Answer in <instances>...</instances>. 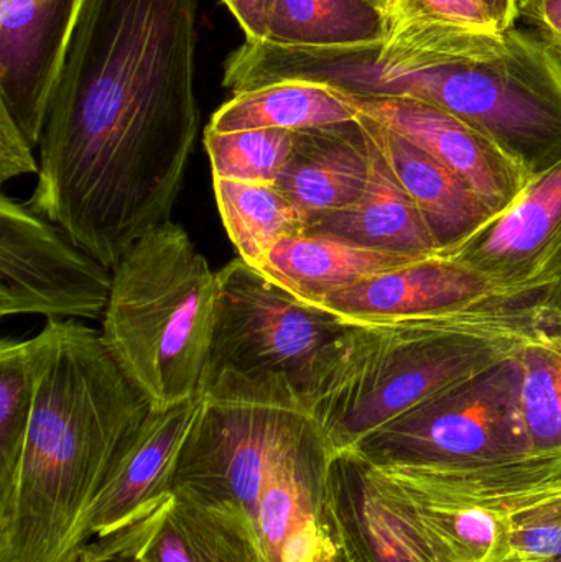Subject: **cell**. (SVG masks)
I'll list each match as a JSON object with an SVG mask.
<instances>
[{
    "label": "cell",
    "mask_w": 561,
    "mask_h": 562,
    "mask_svg": "<svg viewBox=\"0 0 561 562\" xmlns=\"http://www.w3.org/2000/svg\"><path fill=\"white\" fill-rule=\"evenodd\" d=\"M491 281L448 257L431 256L338 291L319 307L346 323L371 324L445 313L504 296Z\"/></svg>",
    "instance_id": "5bb4252c"
},
{
    "label": "cell",
    "mask_w": 561,
    "mask_h": 562,
    "mask_svg": "<svg viewBox=\"0 0 561 562\" xmlns=\"http://www.w3.org/2000/svg\"><path fill=\"white\" fill-rule=\"evenodd\" d=\"M78 551L101 562H267L243 520L183 492Z\"/></svg>",
    "instance_id": "7c38bea8"
},
{
    "label": "cell",
    "mask_w": 561,
    "mask_h": 562,
    "mask_svg": "<svg viewBox=\"0 0 561 562\" xmlns=\"http://www.w3.org/2000/svg\"><path fill=\"white\" fill-rule=\"evenodd\" d=\"M422 259L427 257L366 249L332 234L305 231L277 244L259 272L303 303L319 306L338 291Z\"/></svg>",
    "instance_id": "e0dca14e"
},
{
    "label": "cell",
    "mask_w": 561,
    "mask_h": 562,
    "mask_svg": "<svg viewBox=\"0 0 561 562\" xmlns=\"http://www.w3.org/2000/svg\"><path fill=\"white\" fill-rule=\"evenodd\" d=\"M198 412L200 396L150 413L141 435L76 527L68 557L91 541L124 530L171 494L175 465Z\"/></svg>",
    "instance_id": "4fadbf2b"
},
{
    "label": "cell",
    "mask_w": 561,
    "mask_h": 562,
    "mask_svg": "<svg viewBox=\"0 0 561 562\" xmlns=\"http://www.w3.org/2000/svg\"><path fill=\"white\" fill-rule=\"evenodd\" d=\"M313 562H351L348 554H346L341 540H339L338 530H336L335 520L332 517V510H329L328 525H326L325 535H323L322 543H319Z\"/></svg>",
    "instance_id": "4dcf8cb0"
},
{
    "label": "cell",
    "mask_w": 561,
    "mask_h": 562,
    "mask_svg": "<svg viewBox=\"0 0 561 562\" xmlns=\"http://www.w3.org/2000/svg\"><path fill=\"white\" fill-rule=\"evenodd\" d=\"M86 554H88V553H86ZM92 560H94V558H92ZM99 562H101V561H99Z\"/></svg>",
    "instance_id": "74e56055"
},
{
    "label": "cell",
    "mask_w": 561,
    "mask_h": 562,
    "mask_svg": "<svg viewBox=\"0 0 561 562\" xmlns=\"http://www.w3.org/2000/svg\"><path fill=\"white\" fill-rule=\"evenodd\" d=\"M519 15L534 23L540 42L561 61V0H532L529 3H520Z\"/></svg>",
    "instance_id": "f1b7e54d"
},
{
    "label": "cell",
    "mask_w": 561,
    "mask_h": 562,
    "mask_svg": "<svg viewBox=\"0 0 561 562\" xmlns=\"http://www.w3.org/2000/svg\"><path fill=\"white\" fill-rule=\"evenodd\" d=\"M371 148V175L362 196L352 206L322 217L306 231L332 234L381 252L408 257L438 256L417 207L402 190L372 142Z\"/></svg>",
    "instance_id": "ac0fdd59"
},
{
    "label": "cell",
    "mask_w": 561,
    "mask_h": 562,
    "mask_svg": "<svg viewBox=\"0 0 561 562\" xmlns=\"http://www.w3.org/2000/svg\"><path fill=\"white\" fill-rule=\"evenodd\" d=\"M223 2L246 33L247 42H267L276 0H223Z\"/></svg>",
    "instance_id": "f546056e"
},
{
    "label": "cell",
    "mask_w": 561,
    "mask_h": 562,
    "mask_svg": "<svg viewBox=\"0 0 561 562\" xmlns=\"http://www.w3.org/2000/svg\"><path fill=\"white\" fill-rule=\"evenodd\" d=\"M549 562H561V558H559V560H553V561H549Z\"/></svg>",
    "instance_id": "d590c367"
},
{
    "label": "cell",
    "mask_w": 561,
    "mask_h": 562,
    "mask_svg": "<svg viewBox=\"0 0 561 562\" xmlns=\"http://www.w3.org/2000/svg\"><path fill=\"white\" fill-rule=\"evenodd\" d=\"M86 0H0V104L32 147L42 144L49 104Z\"/></svg>",
    "instance_id": "8fae6325"
},
{
    "label": "cell",
    "mask_w": 561,
    "mask_h": 562,
    "mask_svg": "<svg viewBox=\"0 0 561 562\" xmlns=\"http://www.w3.org/2000/svg\"><path fill=\"white\" fill-rule=\"evenodd\" d=\"M520 409L534 454L561 459V293L546 324L517 352Z\"/></svg>",
    "instance_id": "603a6c76"
},
{
    "label": "cell",
    "mask_w": 561,
    "mask_h": 562,
    "mask_svg": "<svg viewBox=\"0 0 561 562\" xmlns=\"http://www.w3.org/2000/svg\"><path fill=\"white\" fill-rule=\"evenodd\" d=\"M559 283L445 313L352 324L305 398L333 454L516 357L557 310Z\"/></svg>",
    "instance_id": "277c9868"
},
{
    "label": "cell",
    "mask_w": 561,
    "mask_h": 562,
    "mask_svg": "<svg viewBox=\"0 0 561 562\" xmlns=\"http://www.w3.org/2000/svg\"><path fill=\"white\" fill-rule=\"evenodd\" d=\"M40 337L35 403L12 510L0 521V562H65L76 527L154 412L98 330L48 319Z\"/></svg>",
    "instance_id": "7a4b0ae2"
},
{
    "label": "cell",
    "mask_w": 561,
    "mask_h": 562,
    "mask_svg": "<svg viewBox=\"0 0 561 562\" xmlns=\"http://www.w3.org/2000/svg\"><path fill=\"white\" fill-rule=\"evenodd\" d=\"M38 171L32 144L0 104V183Z\"/></svg>",
    "instance_id": "83f0119b"
},
{
    "label": "cell",
    "mask_w": 561,
    "mask_h": 562,
    "mask_svg": "<svg viewBox=\"0 0 561 562\" xmlns=\"http://www.w3.org/2000/svg\"><path fill=\"white\" fill-rule=\"evenodd\" d=\"M366 2L371 3L374 9H378L389 20V26L392 25L395 13V0H366Z\"/></svg>",
    "instance_id": "d6a6232c"
},
{
    "label": "cell",
    "mask_w": 561,
    "mask_h": 562,
    "mask_svg": "<svg viewBox=\"0 0 561 562\" xmlns=\"http://www.w3.org/2000/svg\"><path fill=\"white\" fill-rule=\"evenodd\" d=\"M358 112L338 89L313 82L287 81L234 94L224 102L206 128L214 132H300L323 125L345 124Z\"/></svg>",
    "instance_id": "ffe728a7"
},
{
    "label": "cell",
    "mask_w": 561,
    "mask_h": 562,
    "mask_svg": "<svg viewBox=\"0 0 561 562\" xmlns=\"http://www.w3.org/2000/svg\"><path fill=\"white\" fill-rule=\"evenodd\" d=\"M372 148L359 122L295 132L292 154L276 184L305 216L308 227L352 206L371 175Z\"/></svg>",
    "instance_id": "9a60e30c"
},
{
    "label": "cell",
    "mask_w": 561,
    "mask_h": 562,
    "mask_svg": "<svg viewBox=\"0 0 561 562\" xmlns=\"http://www.w3.org/2000/svg\"><path fill=\"white\" fill-rule=\"evenodd\" d=\"M351 452L372 468L407 474H561V459L534 454L520 409L516 357L392 419Z\"/></svg>",
    "instance_id": "8992f818"
},
{
    "label": "cell",
    "mask_w": 561,
    "mask_h": 562,
    "mask_svg": "<svg viewBox=\"0 0 561 562\" xmlns=\"http://www.w3.org/2000/svg\"><path fill=\"white\" fill-rule=\"evenodd\" d=\"M560 293H561V280H560Z\"/></svg>",
    "instance_id": "8d00e7d4"
},
{
    "label": "cell",
    "mask_w": 561,
    "mask_h": 562,
    "mask_svg": "<svg viewBox=\"0 0 561 562\" xmlns=\"http://www.w3.org/2000/svg\"><path fill=\"white\" fill-rule=\"evenodd\" d=\"M448 257L504 293H527L561 280V160L537 175L523 196Z\"/></svg>",
    "instance_id": "30bf717a"
},
{
    "label": "cell",
    "mask_w": 561,
    "mask_h": 562,
    "mask_svg": "<svg viewBox=\"0 0 561 562\" xmlns=\"http://www.w3.org/2000/svg\"><path fill=\"white\" fill-rule=\"evenodd\" d=\"M561 558V477L540 487L507 520L494 562H549Z\"/></svg>",
    "instance_id": "484cf974"
},
{
    "label": "cell",
    "mask_w": 561,
    "mask_h": 562,
    "mask_svg": "<svg viewBox=\"0 0 561 562\" xmlns=\"http://www.w3.org/2000/svg\"><path fill=\"white\" fill-rule=\"evenodd\" d=\"M216 301L217 272L171 220L112 267L101 336L154 409L200 396Z\"/></svg>",
    "instance_id": "5b68a950"
},
{
    "label": "cell",
    "mask_w": 561,
    "mask_h": 562,
    "mask_svg": "<svg viewBox=\"0 0 561 562\" xmlns=\"http://www.w3.org/2000/svg\"><path fill=\"white\" fill-rule=\"evenodd\" d=\"M65 562H99L96 560H92L89 554H86L85 551H76V553H72L71 557L66 558Z\"/></svg>",
    "instance_id": "836d02e7"
},
{
    "label": "cell",
    "mask_w": 561,
    "mask_h": 562,
    "mask_svg": "<svg viewBox=\"0 0 561 562\" xmlns=\"http://www.w3.org/2000/svg\"><path fill=\"white\" fill-rule=\"evenodd\" d=\"M408 22H447L500 30L483 0H395L391 30Z\"/></svg>",
    "instance_id": "4316f807"
},
{
    "label": "cell",
    "mask_w": 561,
    "mask_h": 562,
    "mask_svg": "<svg viewBox=\"0 0 561 562\" xmlns=\"http://www.w3.org/2000/svg\"><path fill=\"white\" fill-rule=\"evenodd\" d=\"M200 0H86L30 206L109 269L171 210L197 144Z\"/></svg>",
    "instance_id": "6da1fadb"
},
{
    "label": "cell",
    "mask_w": 561,
    "mask_h": 562,
    "mask_svg": "<svg viewBox=\"0 0 561 562\" xmlns=\"http://www.w3.org/2000/svg\"><path fill=\"white\" fill-rule=\"evenodd\" d=\"M295 144V132L279 128L260 131H204V147L213 178L276 183Z\"/></svg>",
    "instance_id": "d4e9b609"
},
{
    "label": "cell",
    "mask_w": 561,
    "mask_h": 562,
    "mask_svg": "<svg viewBox=\"0 0 561 562\" xmlns=\"http://www.w3.org/2000/svg\"><path fill=\"white\" fill-rule=\"evenodd\" d=\"M389 20L366 0H276L267 42L296 48L381 49Z\"/></svg>",
    "instance_id": "44dd1931"
},
{
    "label": "cell",
    "mask_w": 561,
    "mask_h": 562,
    "mask_svg": "<svg viewBox=\"0 0 561 562\" xmlns=\"http://www.w3.org/2000/svg\"><path fill=\"white\" fill-rule=\"evenodd\" d=\"M329 510L351 562H425L382 502L371 468L355 452L335 454Z\"/></svg>",
    "instance_id": "d6986e66"
},
{
    "label": "cell",
    "mask_w": 561,
    "mask_h": 562,
    "mask_svg": "<svg viewBox=\"0 0 561 562\" xmlns=\"http://www.w3.org/2000/svg\"><path fill=\"white\" fill-rule=\"evenodd\" d=\"M529 2H532V0H520L519 5H520V3H529Z\"/></svg>",
    "instance_id": "e575fe53"
},
{
    "label": "cell",
    "mask_w": 561,
    "mask_h": 562,
    "mask_svg": "<svg viewBox=\"0 0 561 562\" xmlns=\"http://www.w3.org/2000/svg\"><path fill=\"white\" fill-rule=\"evenodd\" d=\"M224 229L240 260L262 269L277 244L308 229L305 216L276 183L213 178Z\"/></svg>",
    "instance_id": "7402d4cb"
},
{
    "label": "cell",
    "mask_w": 561,
    "mask_h": 562,
    "mask_svg": "<svg viewBox=\"0 0 561 562\" xmlns=\"http://www.w3.org/2000/svg\"><path fill=\"white\" fill-rule=\"evenodd\" d=\"M483 2L496 22L497 29H513L519 16L520 0H483Z\"/></svg>",
    "instance_id": "1f68e13d"
},
{
    "label": "cell",
    "mask_w": 561,
    "mask_h": 562,
    "mask_svg": "<svg viewBox=\"0 0 561 562\" xmlns=\"http://www.w3.org/2000/svg\"><path fill=\"white\" fill-rule=\"evenodd\" d=\"M112 269L86 252L58 224L0 198V314L104 316Z\"/></svg>",
    "instance_id": "ba28073f"
},
{
    "label": "cell",
    "mask_w": 561,
    "mask_h": 562,
    "mask_svg": "<svg viewBox=\"0 0 561 562\" xmlns=\"http://www.w3.org/2000/svg\"><path fill=\"white\" fill-rule=\"evenodd\" d=\"M42 337L0 344V521L9 517L19 484L35 403Z\"/></svg>",
    "instance_id": "cb8c5ba5"
},
{
    "label": "cell",
    "mask_w": 561,
    "mask_h": 562,
    "mask_svg": "<svg viewBox=\"0 0 561 562\" xmlns=\"http://www.w3.org/2000/svg\"><path fill=\"white\" fill-rule=\"evenodd\" d=\"M351 326L303 303L237 257L217 272L216 317L201 389L224 373L276 375L305 402L326 356Z\"/></svg>",
    "instance_id": "52a82bcc"
},
{
    "label": "cell",
    "mask_w": 561,
    "mask_h": 562,
    "mask_svg": "<svg viewBox=\"0 0 561 562\" xmlns=\"http://www.w3.org/2000/svg\"><path fill=\"white\" fill-rule=\"evenodd\" d=\"M315 78L349 94L430 102L490 135L534 178L561 160V61L514 26L402 23L378 52L323 53Z\"/></svg>",
    "instance_id": "3957f363"
},
{
    "label": "cell",
    "mask_w": 561,
    "mask_h": 562,
    "mask_svg": "<svg viewBox=\"0 0 561 562\" xmlns=\"http://www.w3.org/2000/svg\"><path fill=\"white\" fill-rule=\"evenodd\" d=\"M356 112L427 151L460 177L494 217L509 210L534 177L490 135L430 102L399 94L341 91Z\"/></svg>",
    "instance_id": "9c48e42d"
},
{
    "label": "cell",
    "mask_w": 561,
    "mask_h": 562,
    "mask_svg": "<svg viewBox=\"0 0 561 562\" xmlns=\"http://www.w3.org/2000/svg\"><path fill=\"white\" fill-rule=\"evenodd\" d=\"M359 122L417 207L438 254L457 249L494 220L480 196L427 151L366 115Z\"/></svg>",
    "instance_id": "2e32d148"
}]
</instances>
